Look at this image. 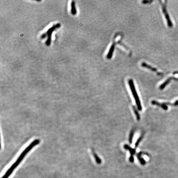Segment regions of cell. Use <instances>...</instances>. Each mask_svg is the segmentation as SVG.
Segmentation results:
<instances>
[{"instance_id": "cell-1", "label": "cell", "mask_w": 178, "mask_h": 178, "mask_svg": "<svg viewBox=\"0 0 178 178\" xmlns=\"http://www.w3.org/2000/svg\"><path fill=\"white\" fill-rule=\"evenodd\" d=\"M40 142V140L38 139L35 140L34 141H33L31 143V144H29V146L26 148L24 149V150L22 152V153L19 155V156L18 157V158H17V160L15 161V162L14 163V164L10 167L9 169H8L7 171L6 172V173H5L4 175L2 177V178H8V177L12 173L13 171L19 165V164L22 162V160L24 159V158L26 155V154L29 152L34 147L37 145Z\"/></svg>"}, {"instance_id": "cell-2", "label": "cell", "mask_w": 178, "mask_h": 178, "mask_svg": "<svg viewBox=\"0 0 178 178\" xmlns=\"http://www.w3.org/2000/svg\"><path fill=\"white\" fill-rule=\"evenodd\" d=\"M128 84L130 85V90L132 91V94L133 95L135 100L136 101V105L137 106L138 109L140 111H141L142 109V108L141 105V102L140 101V98H139V97L138 96L136 88L135 87L133 81L132 79H130L128 81Z\"/></svg>"}, {"instance_id": "cell-3", "label": "cell", "mask_w": 178, "mask_h": 178, "mask_svg": "<svg viewBox=\"0 0 178 178\" xmlns=\"http://www.w3.org/2000/svg\"><path fill=\"white\" fill-rule=\"evenodd\" d=\"M60 24L57 23L55 25H53V26H52L51 28L48 29V31H47L46 33L47 36H48V38L47 40L46 41V45L47 46H49L50 45L51 42V36L53 31H54V30L56 29L57 28H59L60 27Z\"/></svg>"}, {"instance_id": "cell-4", "label": "cell", "mask_w": 178, "mask_h": 178, "mask_svg": "<svg viewBox=\"0 0 178 178\" xmlns=\"http://www.w3.org/2000/svg\"><path fill=\"white\" fill-rule=\"evenodd\" d=\"M162 8H163V13L164 14V16H165L166 19L167 21L168 25L169 26V27H172V26H173V24H172V22L171 21L170 17H169V14L167 13V9H166V7L165 5H163Z\"/></svg>"}, {"instance_id": "cell-5", "label": "cell", "mask_w": 178, "mask_h": 178, "mask_svg": "<svg viewBox=\"0 0 178 178\" xmlns=\"http://www.w3.org/2000/svg\"><path fill=\"white\" fill-rule=\"evenodd\" d=\"M115 43H113L109 51H108V53L107 55V58L108 59H111L113 56V52L114 51L115 48Z\"/></svg>"}, {"instance_id": "cell-6", "label": "cell", "mask_w": 178, "mask_h": 178, "mask_svg": "<svg viewBox=\"0 0 178 178\" xmlns=\"http://www.w3.org/2000/svg\"><path fill=\"white\" fill-rule=\"evenodd\" d=\"M151 104L153 105H155L158 106H159L162 108L164 109L165 110H167L168 107L167 106V105L165 103H163V104H160L159 102H157L156 101H151Z\"/></svg>"}, {"instance_id": "cell-7", "label": "cell", "mask_w": 178, "mask_h": 178, "mask_svg": "<svg viewBox=\"0 0 178 178\" xmlns=\"http://www.w3.org/2000/svg\"><path fill=\"white\" fill-rule=\"evenodd\" d=\"M124 149H125L128 150L130 152L131 156H133V155L136 153V150H135V149H132L131 147H130V146H129L127 144L124 145Z\"/></svg>"}, {"instance_id": "cell-8", "label": "cell", "mask_w": 178, "mask_h": 178, "mask_svg": "<svg viewBox=\"0 0 178 178\" xmlns=\"http://www.w3.org/2000/svg\"><path fill=\"white\" fill-rule=\"evenodd\" d=\"M141 65L143 67L148 68V69H150V70L152 71H154V72H157V71L156 68H154L153 67H152V66H151L150 65L148 64H146V63H145V62H143L141 64Z\"/></svg>"}, {"instance_id": "cell-9", "label": "cell", "mask_w": 178, "mask_h": 178, "mask_svg": "<svg viewBox=\"0 0 178 178\" xmlns=\"http://www.w3.org/2000/svg\"><path fill=\"white\" fill-rule=\"evenodd\" d=\"M142 154V152H140V153H138L137 155V157L139 160L140 161V163H141V164H142V165H144L146 164V162L145 160L141 157V155Z\"/></svg>"}, {"instance_id": "cell-10", "label": "cell", "mask_w": 178, "mask_h": 178, "mask_svg": "<svg viewBox=\"0 0 178 178\" xmlns=\"http://www.w3.org/2000/svg\"><path fill=\"white\" fill-rule=\"evenodd\" d=\"M71 13L73 15L76 14L77 13L76 8L75 7V3L74 1H72L71 3Z\"/></svg>"}, {"instance_id": "cell-11", "label": "cell", "mask_w": 178, "mask_h": 178, "mask_svg": "<svg viewBox=\"0 0 178 178\" xmlns=\"http://www.w3.org/2000/svg\"><path fill=\"white\" fill-rule=\"evenodd\" d=\"M172 78H169V79H167L166 81L164 82L163 84H162L160 87H159V88L160 90H163V89L164 88V87L167 86V85L170 82Z\"/></svg>"}, {"instance_id": "cell-12", "label": "cell", "mask_w": 178, "mask_h": 178, "mask_svg": "<svg viewBox=\"0 0 178 178\" xmlns=\"http://www.w3.org/2000/svg\"><path fill=\"white\" fill-rule=\"evenodd\" d=\"M92 153H93V156L94 157L95 159L96 160V163H97L98 164H101V159L99 158V157L98 156V155L94 151H93Z\"/></svg>"}, {"instance_id": "cell-13", "label": "cell", "mask_w": 178, "mask_h": 178, "mask_svg": "<svg viewBox=\"0 0 178 178\" xmlns=\"http://www.w3.org/2000/svg\"><path fill=\"white\" fill-rule=\"evenodd\" d=\"M133 109L134 111L135 112V114L136 116L137 120L138 121H140V114L138 112V111L136 109V107H135V106H133Z\"/></svg>"}, {"instance_id": "cell-14", "label": "cell", "mask_w": 178, "mask_h": 178, "mask_svg": "<svg viewBox=\"0 0 178 178\" xmlns=\"http://www.w3.org/2000/svg\"><path fill=\"white\" fill-rule=\"evenodd\" d=\"M134 133H135V130H132L131 132H130V136H129V142H130V144H132V140H133V138Z\"/></svg>"}, {"instance_id": "cell-15", "label": "cell", "mask_w": 178, "mask_h": 178, "mask_svg": "<svg viewBox=\"0 0 178 178\" xmlns=\"http://www.w3.org/2000/svg\"><path fill=\"white\" fill-rule=\"evenodd\" d=\"M144 134H142V135H141V136H140L139 138L138 139V140H137V141H136V143L135 145V148H136L138 147V146H139V145L140 144V143L141 142V141L142 140L143 137H144Z\"/></svg>"}, {"instance_id": "cell-16", "label": "cell", "mask_w": 178, "mask_h": 178, "mask_svg": "<svg viewBox=\"0 0 178 178\" xmlns=\"http://www.w3.org/2000/svg\"><path fill=\"white\" fill-rule=\"evenodd\" d=\"M47 35L46 33H45L41 35V36H40V38L41 39H44L46 37Z\"/></svg>"}, {"instance_id": "cell-17", "label": "cell", "mask_w": 178, "mask_h": 178, "mask_svg": "<svg viewBox=\"0 0 178 178\" xmlns=\"http://www.w3.org/2000/svg\"><path fill=\"white\" fill-rule=\"evenodd\" d=\"M129 160H130V162H131V163H133L134 161V157L130 156V158H129Z\"/></svg>"}, {"instance_id": "cell-18", "label": "cell", "mask_w": 178, "mask_h": 178, "mask_svg": "<svg viewBox=\"0 0 178 178\" xmlns=\"http://www.w3.org/2000/svg\"><path fill=\"white\" fill-rule=\"evenodd\" d=\"M166 104H169V105H173L176 106H177L178 105V100L176 101L173 104H170L169 103H166Z\"/></svg>"}, {"instance_id": "cell-19", "label": "cell", "mask_w": 178, "mask_h": 178, "mask_svg": "<svg viewBox=\"0 0 178 178\" xmlns=\"http://www.w3.org/2000/svg\"><path fill=\"white\" fill-rule=\"evenodd\" d=\"M153 1H151V0H144V1H143L142 3H144V4H147V3H151V2H152Z\"/></svg>"}]
</instances>
